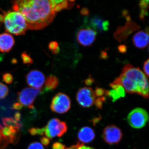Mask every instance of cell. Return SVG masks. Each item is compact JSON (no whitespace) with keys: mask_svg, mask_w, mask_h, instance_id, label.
Returning <instances> with one entry per match:
<instances>
[{"mask_svg":"<svg viewBox=\"0 0 149 149\" xmlns=\"http://www.w3.org/2000/svg\"><path fill=\"white\" fill-rule=\"evenodd\" d=\"M14 39L10 34L3 33L0 34V52H9L14 45Z\"/></svg>","mask_w":149,"mask_h":149,"instance_id":"obj_13","label":"cell"},{"mask_svg":"<svg viewBox=\"0 0 149 149\" xmlns=\"http://www.w3.org/2000/svg\"><path fill=\"white\" fill-rule=\"evenodd\" d=\"M97 32L90 28L80 29L77 35V41L84 47L91 46L95 40Z\"/></svg>","mask_w":149,"mask_h":149,"instance_id":"obj_11","label":"cell"},{"mask_svg":"<svg viewBox=\"0 0 149 149\" xmlns=\"http://www.w3.org/2000/svg\"><path fill=\"white\" fill-rule=\"evenodd\" d=\"M122 73L125 77L137 84L140 91V95L148 98L149 84L148 78L140 68L128 64L123 67Z\"/></svg>","mask_w":149,"mask_h":149,"instance_id":"obj_3","label":"cell"},{"mask_svg":"<svg viewBox=\"0 0 149 149\" xmlns=\"http://www.w3.org/2000/svg\"><path fill=\"white\" fill-rule=\"evenodd\" d=\"M3 81L8 84H10L12 83L13 80V77L10 73H5L2 75Z\"/></svg>","mask_w":149,"mask_h":149,"instance_id":"obj_25","label":"cell"},{"mask_svg":"<svg viewBox=\"0 0 149 149\" xmlns=\"http://www.w3.org/2000/svg\"><path fill=\"white\" fill-rule=\"evenodd\" d=\"M127 119L132 128L139 129L144 127L148 121V114L143 109L137 108L129 113Z\"/></svg>","mask_w":149,"mask_h":149,"instance_id":"obj_5","label":"cell"},{"mask_svg":"<svg viewBox=\"0 0 149 149\" xmlns=\"http://www.w3.org/2000/svg\"><path fill=\"white\" fill-rule=\"evenodd\" d=\"M148 0H142L140 1L139 3V6H140L141 10H148L149 7Z\"/></svg>","mask_w":149,"mask_h":149,"instance_id":"obj_27","label":"cell"},{"mask_svg":"<svg viewBox=\"0 0 149 149\" xmlns=\"http://www.w3.org/2000/svg\"><path fill=\"white\" fill-rule=\"evenodd\" d=\"M118 50L121 53H125L127 51V47L125 45H120L118 47Z\"/></svg>","mask_w":149,"mask_h":149,"instance_id":"obj_35","label":"cell"},{"mask_svg":"<svg viewBox=\"0 0 149 149\" xmlns=\"http://www.w3.org/2000/svg\"><path fill=\"white\" fill-rule=\"evenodd\" d=\"M26 80L27 84L32 88L42 89L45 82V76L41 71L34 70L27 73Z\"/></svg>","mask_w":149,"mask_h":149,"instance_id":"obj_10","label":"cell"},{"mask_svg":"<svg viewBox=\"0 0 149 149\" xmlns=\"http://www.w3.org/2000/svg\"><path fill=\"white\" fill-rule=\"evenodd\" d=\"M27 149H45L42 145L39 142H33L29 145Z\"/></svg>","mask_w":149,"mask_h":149,"instance_id":"obj_26","label":"cell"},{"mask_svg":"<svg viewBox=\"0 0 149 149\" xmlns=\"http://www.w3.org/2000/svg\"><path fill=\"white\" fill-rule=\"evenodd\" d=\"M96 96L93 89L84 87L78 91L76 95L77 102L83 107H90L95 103Z\"/></svg>","mask_w":149,"mask_h":149,"instance_id":"obj_8","label":"cell"},{"mask_svg":"<svg viewBox=\"0 0 149 149\" xmlns=\"http://www.w3.org/2000/svg\"><path fill=\"white\" fill-rule=\"evenodd\" d=\"M140 27L133 21H128L125 26L119 27L114 34L115 39L118 42L125 41L130 34L136 29H139Z\"/></svg>","mask_w":149,"mask_h":149,"instance_id":"obj_12","label":"cell"},{"mask_svg":"<svg viewBox=\"0 0 149 149\" xmlns=\"http://www.w3.org/2000/svg\"><path fill=\"white\" fill-rule=\"evenodd\" d=\"M149 60L148 59L145 62L143 65L144 71L146 74L147 77H149Z\"/></svg>","mask_w":149,"mask_h":149,"instance_id":"obj_32","label":"cell"},{"mask_svg":"<svg viewBox=\"0 0 149 149\" xmlns=\"http://www.w3.org/2000/svg\"><path fill=\"white\" fill-rule=\"evenodd\" d=\"M101 57V58H106L107 57L106 53L103 52L102 53Z\"/></svg>","mask_w":149,"mask_h":149,"instance_id":"obj_41","label":"cell"},{"mask_svg":"<svg viewBox=\"0 0 149 149\" xmlns=\"http://www.w3.org/2000/svg\"><path fill=\"white\" fill-rule=\"evenodd\" d=\"M2 24L6 32L15 35H24L29 29L28 23L20 13L16 11L3 12Z\"/></svg>","mask_w":149,"mask_h":149,"instance_id":"obj_2","label":"cell"},{"mask_svg":"<svg viewBox=\"0 0 149 149\" xmlns=\"http://www.w3.org/2000/svg\"><path fill=\"white\" fill-rule=\"evenodd\" d=\"M53 149H65V146L59 142H55L52 145Z\"/></svg>","mask_w":149,"mask_h":149,"instance_id":"obj_30","label":"cell"},{"mask_svg":"<svg viewBox=\"0 0 149 149\" xmlns=\"http://www.w3.org/2000/svg\"><path fill=\"white\" fill-rule=\"evenodd\" d=\"M49 48L53 54H56L60 52V48L58 44L56 41H52L49 43Z\"/></svg>","mask_w":149,"mask_h":149,"instance_id":"obj_22","label":"cell"},{"mask_svg":"<svg viewBox=\"0 0 149 149\" xmlns=\"http://www.w3.org/2000/svg\"><path fill=\"white\" fill-rule=\"evenodd\" d=\"M45 128V134L50 139L56 137H61L67 131L66 123L58 118H52L49 121Z\"/></svg>","mask_w":149,"mask_h":149,"instance_id":"obj_4","label":"cell"},{"mask_svg":"<svg viewBox=\"0 0 149 149\" xmlns=\"http://www.w3.org/2000/svg\"><path fill=\"white\" fill-rule=\"evenodd\" d=\"M45 88L47 91L55 90L58 85L57 77L53 75H50L47 77L45 82Z\"/></svg>","mask_w":149,"mask_h":149,"instance_id":"obj_18","label":"cell"},{"mask_svg":"<svg viewBox=\"0 0 149 149\" xmlns=\"http://www.w3.org/2000/svg\"><path fill=\"white\" fill-rule=\"evenodd\" d=\"M121 130L117 126L110 125L107 126L103 132V138L104 141L109 144H118L122 138Z\"/></svg>","mask_w":149,"mask_h":149,"instance_id":"obj_9","label":"cell"},{"mask_svg":"<svg viewBox=\"0 0 149 149\" xmlns=\"http://www.w3.org/2000/svg\"><path fill=\"white\" fill-rule=\"evenodd\" d=\"M21 58L24 64H30L33 63V59L26 52H23L21 54Z\"/></svg>","mask_w":149,"mask_h":149,"instance_id":"obj_24","label":"cell"},{"mask_svg":"<svg viewBox=\"0 0 149 149\" xmlns=\"http://www.w3.org/2000/svg\"><path fill=\"white\" fill-rule=\"evenodd\" d=\"M107 91L102 88H97L95 91V95L96 97H103L104 95H106Z\"/></svg>","mask_w":149,"mask_h":149,"instance_id":"obj_28","label":"cell"},{"mask_svg":"<svg viewBox=\"0 0 149 149\" xmlns=\"http://www.w3.org/2000/svg\"><path fill=\"white\" fill-rule=\"evenodd\" d=\"M23 108V106L19 102L15 103L13 105L12 109L15 110H21Z\"/></svg>","mask_w":149,"mask_h":149,"instance_id":"obj_34","label":"cell"},{"mask_svg":"<svg viewBox=\"0 0 149 149\" xmlns=\"http://www.w3.org/2000/svg\"><path fill=\"white\" fill-rule=\"evenodd\" d=\"M15 120H16L17 121H19L20 120L21 118V114L20 113L17 112L14 115Z\"/></svg>","mask_w":149,"mask_h":149,"instance_id":"obj_38","label":"cell"},{"mask_svg":"<svg viewBox=\"0 0 149 149\" xmlns=\"http://www.w3.org/2000/svg\"><path fill=\"white\" fill-rule=\"evenodd\" d=\"M42 89L26 88L17 93V100L22 106L27 107L30 109L34 108L35 99L42 92Z\"/></svg>","mask_w":149,"mask_h":149,"instance_id":"obj_6","label":"cell"},{"mask_svg":"<svg viewBox=\"0 0 149 149\" xmlns=\"http://www.w3.org/2000/svg\"><path fill=\"white\" fill-rule=\"evenodd\" d=\"M1 131L4 136L8 139L10 143L15 145L18 143L20 138L19 130L5 127H3Z\"/></svg>","mask_w":149,"mask_h":149,"instance_id":"obj_17","label":"cell"},{"mask_svg":"<svg viewBox=\"0 0 149 149\" xmlns=\"http://www.w3.org/2000/svg\"><path fill=\"white\" fill-rule=\"evenodd\" d=\"M41 143L45 146H47L50 143V140L46 137H43L40 139Z\"/></svg>","mask_w":149,"mask_h":149,"instance_id":"obj_31","label":"cell"},{"mask_svg":"<svg viewBox=\"0 0 149 149\" xmlns=\"http://www.w3.org/2000/svg\"><path fill=\"white\" fill-rule=\"evenodd\" d=\"M29 133L32 136H35L37 135V128H32L29 130Z\"/></svg>","mask_w":149,"mask_h":149,"instance_id":"obj_37","label":"cell"},{"mask_svg":"<svg viewBox=\"0 0 149 149\" xmlns=\"http://www.w3.org/2000/svg\"><path fill=\"white\" fill-rule=\"evenodd\" d=\"M70 106L71 101L68 96L60 93L54 97L51 102L50 108L54 112L61 114L68 111Z\"/></svg>","mask_w":149,"mask_h":149,"instance_id":"obj_7","label":"cell"},{"mask_svg":"<svg viewBox=\"0 0 149 149\" xmlns=\"http://www.w3.org/2000/svg\"><path fill=\"white\" fill-rule=\"evenodd\" d=\"M80 13L83 15H88L89 14V10L86 8H83L80 10Z\"/></svg>","mask_w":149,"mask_h":149,"instance_id":"obj_36","label":"cell"},{"mask_svg":"<svg viewBox=\"0 0 149 149\" xmlns=\"http://www.w3.org/2000/svg\"><path fill=\"white\" fill-rule=\"evenodd\" d=\"M90 25L95 30L100 32H106L109 29V22L100 17L95 16L90 19Z\"/></svg>","mask_w":149,"mask_h":149,"instance_id":"obj_15","label":"cell"},{"mask_svg":"<svg viewBox=\"0 0 149 149\" xmlns=\"http://www.w3.org/2000/svg\"><path fill=\"white\" fill-rule=\"evenodd\" d=\"M105 100V98L104 97H102L101 98H98L96 100L95 103L96 104V106L99 108H101L102 106L103 102Z\"/></svg>","mask_w":149,"mask_h":149,"instance_id":"obj_29","label":"cell"},{"mask_svg":"<svg viewBox=\"0 0 149 149\" xmlns=\"http://www.w3.org/2000/svg\"><path fill=\"white\" fill-rule=\"evenodd\" d=\"M95 137V132L90 127H83L81 128L78 133V138L80 142L83 143H91Z\"/></svg>","mask_w":149,"mask_h":149,"instance_id":"obj_16","label":"cell"},{"mask_svg":"<svg viewBox=\"0 0 149 149\" xmlns=\"http://www.w3.org/2000/svg\"><path fill=\"white\" fill-rule=\"evenodd\" d=\"M78 149H94L91 147L86 146H83V144H81V146L79 147Z\"/></svg>","mask_w":149,"mask_h":149,"instance_id":"obj_40","label":"cell"},{"mask_svg":"<svg viewBox=\"0 0 149 149\" xmlns=\"http://www.w3.org/2000/svg\"><path fill=\"white\" fill-rule=\"evenodd\" d=\"M9 89L6 85L0 82V100L5 98L8 95Z\"/></svg>","mask_w":149,"mask_h":149,"instance_id":"obj_21","label":"cell"},{"mask_svg":"<svg viewBox=\"0 0 149 149\" xmlns=\"http://www.w3.org/2000/svg\"><path fill=\"white\" fill-rule=\"evenodd\" d=\"M94 82H95V80L91 76H90L85 80V84L88 86H91Z\"/></svg>","mask_w":149,"mask_h":149,"instance_id":"obj_33","label":"cell"},{"mask_svg":"<svg viewBox=\"0 0 149 149\" xmlns=\"http://www.w3.org/2000/svg\"><path fill=\"white\" fill-rule=\"evenodd\" d=\"M110 85V87L112 88V89H114V90L117 91V93L120 96V97H124L125 96V90L121 85L113 83H111Z\"/></svg>","mask_w":149,"mask_h":149,"instance_id":"obj_20","label":"cell"},{"mask_svg":"<svg viewBox=\"0 0 149 149\" xmlns=\"http://www.w3.org/2000/svg\"><path fill=\"white\" fill-rule=\"evenodd\" d=\"M3 125L5 127L15 128L20 130L22 124L19 123L12 117H5L2 118Z\"/></svg>","mask_w":149,"mask_h":149,"instance_id":"obj_19","label":"cell"},{"mask_svg":"<svg viewBox=\"0 0 149 149\" xmlns=\"http://www.w3.org/2000/svg\"><path fill=\"white\" fill-rule=\"evenodd\" d=\"M106 95L109 96L111 97L113 102L115 101L120 98V96L117 93V91L114 89H112L109 91H107Z\"/></svg>","mask_w":149,"mask_h":149,"instance_id":"obj_23","label":"cell"},{"mask_svg":"<svg viewBox=\"0 0 149 149\" xmlns=\"http://www.w3.org/2000/svg\"><path fill=\"white\" fill-rule=\"evenodd\" d=\"M81 144L78 143L76 144V145L72 146L69 147V148H67L65 149H78L79 148V147L81 146Z\"/></svg>","mask_w":149,"mask_h":149,"instance_id":"obj_39","label":"cell"},{"mask_svg":"<svg viewBox=\"0 0 149 149\" xmlns=\"http://www.w3.org/2000/svg\"><path fill=\"white\" fill-rule=\"evenodd\" d=\"M12 3L13 10L22 15L31 30L44 29L53 21L56 15L51 1L20 0Z\"/></svg>","mask_w":149,"mask_h":149,"instance_id":"obj_1","label":"cell"},{"mask_svg":"<svg viewBox=\"0 0 149 149\" xmlns=\"http://www.w3.org/2000/svg\"><path fill=\"white\" fill-rule=\"evenodd\" d=\"M134 45L139 49H143L148 45V33L143 31H140L134 35L133 38Z\"/></svg>","mask_w":149,"mask_h":149,"instance_id":"obj_14","label":"cell"}]
</instances>
